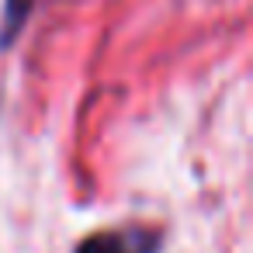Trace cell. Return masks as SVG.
Wrapping results in <instances>:
<instances>
[{
  "instance_id": "obj_1",
  "label": "cell",
  "mask_w": 253,
  "mask_h": 253,
  "mask_svg": "<svg viewBox=\"0 0 253 253\" xmlns=\"http://www.w3.org/2000/svg\"><path fill=\"white\" fill-rule=\"evenodd\" d=\"M163 232L146 225H125V229H104L77 243L73 253H160Z\"/></svg>"
},
{
  "instance_id": "obj_2",
  "label": "cell",
  "mask_w": 253,
  "mask_h": 253,
  "mask_svg": "<svg viewBox=\"0 0 253 253\" xmlns=\"http://www.w3.org/2000/svg\"><path fill=\"white\" fill-rule=\"evenodd\" d=\"M32 7H35V0H4V14H0V45L4 49L21 35Z\"/></svg>"
}]
</instances>
